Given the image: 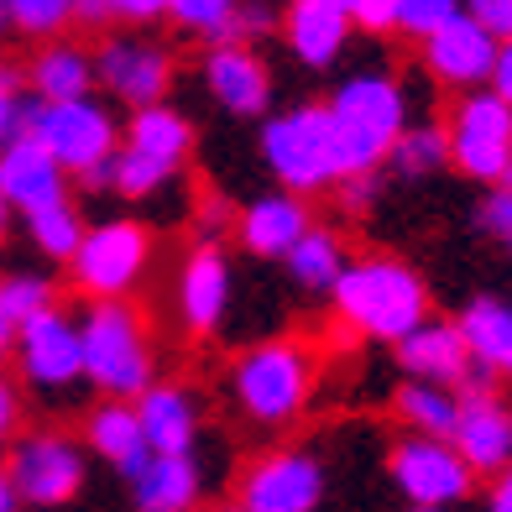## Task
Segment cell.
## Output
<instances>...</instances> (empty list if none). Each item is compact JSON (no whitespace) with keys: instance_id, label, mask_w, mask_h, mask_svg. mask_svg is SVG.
<instances>
[{"instance_id":"obj_1","label":"cell","mask_w":512,"mask_h":512,"mask_svg":"<svg viewBox=\"0 0 512 512\" xmlns=\"http://www.w3.org/2000/svg\"><path fill=\"white\" fill-rule=\"evenodd\" d=\"M330 304L356 335L398 345L408 330H418L429 319V283L403 256L371 251V256H351L345 262V272L330 288Z\"/></svg>"},{"instance_id":"obj_2","label":"cell","mask_w":512,"mask_h":512,"mask_svg":"<svg viewBox=\"0 0 512 512\" xmlns=\"http://www.w3.org/2000/svg\"><path fill=\"white\" fill-rule=\"evenodd\" d=\"M79 340H84V382L100 398H136L157 382V356L147 319L126 298H89L79 314Z\"/></svg>"},{"instance_id":"obj_3","label":"cell","mask_w":512,"mask_h":512,"mask_svg":"<svg viewBox=\"0 0 512 512\" xmlns=\"http://www.w3.org/2000/svg\"><path fill=\"white\" fill-rule=\"evenodd\" d=\"M230 398L256 429H283L314 398V356L304 340H262L230 366Z\"/></svg>"},{"instance_id":"obj_4","label":"cell","mask_w":512,"mask_h":512,"mask_svg":"<svg viewBox=\"0 0 512 512\" xmlns=\"http://www.w3.org/2000/svg\"><path fill=\"white\" fill-rule=\"evenodd\" d=\"M330 115L340 131V173H382L387 147L408 126V95L392 74H356L330 95Z\"/></svg>"},{"instance_id":"obj_5","label":"cell","mask_w":512,"mask_h":512,"mask_svg":"<svg viewBox=\"0 0 512 512\" xmlns=\"http://www.w3.org/2000/svg\"><path fill=\"white\" fill-rule=\"evenodd\" d=\"M262 162L288 194H324L345 178L340 173V131L330 105H298L262 126Z\"/></svg>"},{"instance_id":"obj_6","label":"cell","mask_w":512,"mask_h":512,"mask_svg":"<svg viewBox=\"0 0 512 512\" xmlns=\"http://www.w3.org/2000/svg\"><path fill=\"white\" fill-rule=\"evenodd\" d=\"M16 131H32L37 142L63 162L68 178L100 168V162L115 157V147H121V126H115V115L95 95H84V100H37V95H21L16 100Z\"/></svg>"},{"instance_id":"obj_7","label":"cell","mask_w":512,"mask_h":512,"mask_svg":"<svg viewBox=\"0 0 512 512\" xmlns=\"http://www.w3.org/2000/svg\"><path fill=\"white\" fill-rule=\"evenodd\" d=\"M0 460H6L0 471H6L16 502L21 507H37V512L68 507V502L84 492V481H89L84 439L63 434V429H21Z\"/></svg>"},{"instance_id":"obj_8","label":"cell","mask_w":512,"mask_h":512,"mask_svg":"<svg viewBox=\"0 0 512 512\" xmlns=\"http://www.w3.org/2000/svg\"><path fill=\"white\" fill-rule=\"evenodd\" d=\"M152 267V230L142 220H100L68 256V277L84 298H131Z\"/></svg>"},{"instance_id":"obj_9","label":"cell","mask_w":512,"mask_h":512,"mask_svg":"<svg viewBox=\"0 0 512 512\" xmlns=\"http://www.w3.org/2000/svg\"><path fill=\"white\" fill-rule=\"evenodd\" d=\"M445 136H450V168L492 189L512 157V105L492 89H465L445 121Z\"/></svg>"},{"instance_id":"obj_10","label":"cell","mask_w":512,"mask_h":512,"mask_svg":"<svg viewBox=\"0 0 512 512\" xmlns=\"http://www.w3.org/2000/svg\"><path fill=\"white\" fill-rule=\"evenodd\" d=\"M11 356L21 366V382L37 387L42 398H63L84 382V340H79V319L63 304L42 309L32 319L16 324V345Z\"/></svg>"},{"instance_id":"obj_11","label":"cell","mask_w":512,"mask_h":512,"mask_svg":"<svg viewBox=\"0 0 512 512\" xmlns=\"http://www.w3.org/2000/svg\"><path fill=\"white\" fill-rule=\"evenodd\" d=\"M387 471L413 507H460L471 502L481 481L450 439H434V434H403L387 450Z\"/></svg>"},{"instance_id":"obj_12","label":"cell","mask_w":512,"mask_h":512,"mask_svg":"<svg viewBox=\"0 0 512 512\" xmlns=\"http://www.w3.org/2000/svg\"><path fill=\"white\" fill-rule=\"evenodd\" d=\"M319 502H324V460L304 445L267 450L241 471L246 512H319Z\"/></svg>"},{"instance_id":"obj_13","label":"cell","mask_w":512,"mask_h":512,"mask_svg":"<svg viewBox=\"0 0 512 512\" xmlns=\"http://www.w3.org/2000/svg\"><path fill=\"white\" fill-rule=\"evenodd\" d=\"M95 84L126 110L157 105L173 84V53L152 37H105L95 48Z\"/></svg>"},{"instance_id":"obj_14","label":"cell","mask_w":512,"mask_h":512,"mask_svg":"<svg viewBox=\"0 0 512 512\" xmlns=\"http://www.w3.org/2000/svg\"><path fill=\"white\" fill-rule=\"evenodd\" d=\"M398 366L403 377H418V382H439V387H455V392H471V387H492L471 366V351L460 340V324L455 319H424L418 330H408L398 345Z\"/></svg>"},{"instance_id":"obj_15","label":"cell","mask_w":512,"mask_h":512,"mask_svg":"<svg viewBox=\"0 0 512 512\" xmlns=\"http://www.w3.org/2000/svg\"><path fill=\"white\" fill-rule=\"evenodd\" d=\"M450 445L465 455L476 476H497L512 465V408L497 398L492 387L460 392V413L450 429Z\"/></svg>"},{"instance_id":"obj_16","label":"cell","mask_w":512,"mask_h":512,"mask_svg":"<svg viewBox=\"0 0 512 512\" xmlns=\"http://www.w3.org/2000/svg\"><path fill=\"white\" fill-rule=\"evenodd\" d=\"M68 183L74 178L63 173V162L42 147L32 131H16L0 142V194H6V204L16 215H32L42 204L68 199Z\"/></svg>"},{"instance_id":"obj_17","label":"cell","mask_w":512,"mask_h":512,"mask_svg":"<svg viewBox=\"0 0 512 512\" xmlns=\"http://www.w3.org/2000/svg\"><path fill=\"white\" fill-rule=\"evenodd\" d=\"M230 309V256L220 241H199L178 272V319L194 340H209Z\"/></svg>"},{"instance_id":"obj_18","label":"cell","mask_w":512,"mask_h":512,"mask_svg":"<svg viewBox=\"0 0 512 512\" xmlns=\"http://www.w3.org/2000/svg\"><path fill=\"white\" fill-rule=\"evenodd\" d=\"M204 89L230 115H267L272 105V68L251 42H209L204 53Z\"/></svg>"},{"instance_id":"obj_19","label":"cell","mask_w":512,"mask_h":512,"mask_svg":"<svg viewBox=\"0 0 512 512\" xmlns=\"http://www.w3.org/2000/svg\"><path fill=\"white\" fill-rule=\"evenodd\" d=\"M418 48H424L429 74L450 89H481L492 79V63H497V37L486 27H476L465 11L455 21H445L434 37H424Z\"/></svg>"},{"instance_id":"obj_20","label":"cell","mask_w":512,"mask_h":512,"mask_svg":"<svg viewBox=\"0 0 512 512\" xmlns=\"http://www.w3.org/2000/svg\"><path fill=\"white\" fill-rule=\"evenodd\" d=\"M136 418H142L147 450L152 455H189L199 445L204 408L183 382H152L147 392H136Z\"/></svg>"},{"instance_id":"obj_21","label":"cell","mask_w":512,"mask_h":512,"mask_svg":"<svg viewBox=\"0 0 512 512\" xmlns=\"http://www.w3.org/2000/svg\"><path fill=\"white\" fill-rule=\"evenodd\" d=\"M309 225H314V215H309L304 194L277 189V194L251 199L241 215H236V241H241L251 256H262V262H283Z\"/></svg>"},{"instance_id":"obj_22","label":"cell","mask_w":512,"mask_h":512,"mask_svg":"<svg viewBox=\"0 0 512 512\" xmlns=\"http://www.w3.org/2000/svg\"><path fill=\"white\" fill-rule=\"evenodd\" d=\"M351 27H356L351 11L335 6V0H288L277 32L288 37V53L304 68H330L351 42Z\"/></svg>"},{"instance_id":"obj_23","label":"cell","mask_w":512,"mask_h":512,"mask_svg":"<svg viewBox=\"0 0 512 512\" xmlns=\"http://www.w3.org/2000/svg\"><path fill=\"white\" fill-rule=\"evenodd\" d=\"M131 481V512H199L204 465L199 455H147Z\"/></svg>"},{"instance_id":"obj_24","label":"cell","mask_w":512,"mask_h":512,"mask_svg":"<svg viewBox=\"0 0 512 512\" xmlns=\"http://www.w3.org/2000/svg\"><path fill=\"white\" fill-rule=\"evenodd\" d=\"M460 340L471 351V366L486 382H512V304L481 293L460 309Z\"/></svg>"},{"instance_id":"obj_25","label":"cell","mask_w":512,"mask_h":512,"mask_svg":"<svg viewBox=\"0 0 512 512\" xmlns=\"http://www.w3.org/2000/svg\"><path fill=\"white\" fill-rule=\"evenodd\" d=\"M84 450H95L105 465H115L121 476H136L147 450V434H142V418H136V403L126 398H100L95 408L84 413Z\"/></svg>"},{"instance_id":"obj_26","label":"cell","mask_w":512,"mask_h":512,"mask_svg":"<svg viewBox=\"0 0 512 512\" xmlns=\"http://www.w3.org/2000/svg\"><path fill=\"white\" fill-rule=\"evenodd\" d=\"M27 95L37 100H84L95 95V58H89L79 42H42L27 63Z\"/></svg>"},{"instance_id":"obj_27","label":"cell","mask_w":512,"mask_h":512,"mask_svg":"<svg viewBox=\"0 0 512 512\" xmlns=\"http://www.w3.org/2000/svg\"><path fill=\"white\" fill-rule=\"evenodd\" d=\"M121 142H126L131 152H147V157H157V162H168V168H183V162H189V152H194V121H189L183 110H173V105L157 100V105L131 110Z\"/></svg>"},{"instance_id":"obj_28","label":"cell","mask_w":512,"mask_h":512,"mask_svg":"<svg viewBox=\"0 0 512 512\" xmlns=\"http://www.w3.org/2000/svg\"><path fill=\"white\" fill-rule=\"evenodd\" d=\"M392 413L408 434H434V439H450L455 429V413H460V392L455 387H439V382H418L408 377L398 392H392Z\"/></svg>"},{"instance_id":"obj_29","label":"cell","mask_w":512,"mask_h":512,"mask_svg":"<svg viewBox=\"0 0 512 512\" xmlns=\"http://www.w3.org/2000/svg\"><path fill=\"white\" fill-rule=\"evenodd\" d=\"M288 272H293V283L298 288H309V293H330L335 288V277L345 272V241L335 236L330 225H309L304 236H298V246L283 256Z\"/></svg>"},{"instance_id":"obj_30","label":"cell","mask_w":512,"mask_h":512,"mask_svg":"<svg viewBox=\"0 0 512 512\" xmlns=\"http://www.w3.org/2000/svg\"><path fill=\"white\" fill-rule=\"evenodd\" d=\"M382 168H392V178H403V183H418V178H429L439 168H450V136H445V126H403L398 142L387 147Z\"/></svg>"},{"instance_id":"obj_31","label":"cell","mask_w":512,"mask_h":512,"mask_svg":"<svg viewBox=\"0 0 512 512\" xmlns=\"http://www.w3.org/2000/svg\"><path fill=\"white\" fill-rule=\"evenodd\" d=\"M84 230H89V225H84V215H79L74 199L42 204V209H32V215H27V236H32V246L48 256V262H68V256L79 251Z\"/></svg>"},{"instance_id":"obj_32","label":"cell","mask_w":512,"mask_h":512,"mask_svg":"<svg viewBox=\"0 0 512 512\" xmlns=\"http://www.w3.org/2000/svg\"><path fill=\"white\" fill-rule=\"evenodd\" d=\"M178 173H183V168H168V162H157V157H147V152H131L126 142L115 147V157H110V189L121 194V199H131V204L157 199L162 189H173Z\"/></svg>"},{"instance_id":"obj_33","label":"cell","mask_w":512,"mask_h":512,"mask_svg":"<svg viewBox=\"0 0 512 512\" xmlns=\"http://www.w3.org/2000/svg\"><path fill=\"white\" fill-rule=\"evenodd\" d=\"M74 21V0H11V32L32 42H53Z\"/></svg>"},{"instance_id":"obj_34","label":"cell","mask_w":512,"mask_h":512,"mask_svg":"<svg viewBox=\"0 0 512 512\" xmlns=\"http://www.w3.org/2000/svg\"><path fill=\"white\" fill-rule=\"evenodd\" d=\"M0 298H6V309L11 319H32L42 309H53L58 304V288H53V277H42V272H11V277H0Z\"/></svg>"},{"instance_id":"obj_35","label":"cell","mask_w":512,"mask_h":512,"mask_svg":"<svg viewBox=\"0 0 512 512\" xmlns=\"http://www.w3.org/2000/svg\"><path fill=\"white\" fill-rule=\"evenodd\" d=\"M230 11H236V0H168V16L183 32H199L204 42H220Z\"/></svg>"},{"instance_id":"obj_36","label":"cell","mask_w":512,"mask_h":512,"mask_svg":"<svg viewBox=\"0 0 512 512\" xmlns=\"http://www.w3.org/2000/svg\"><path fill=\"white\" fill-rule=\"evenodd\" d=\"M460 11H465L460 0H398V32L424 42V37H434L439 27H445V21H455Z\"/></svg>"},{"instance_id":"obj_37","label":"cell","mask_w":512,"mask_h":512,"mask_svg":"<svg viewBox=\"0 0 512 512\" xmlns=\"http://www.w3.org/2000/svg\"><path fill=\"white\" fill-rule=\"evenodd\" d=\"M277 27H283V16H277L272 0H236V11H230L220 42H256V37H267Z\"/></svg>"},{"instance_id":"obj_38","label":"cell","mask_w":512,"mask_h":512,"mask_svg":"<svg viewBox=\"0 0 512 512\" xmlns=\"http://www.w3.org/2000/svg\"><path fill=\"white\" fill-rule=\"evenodd\" d=\"M481 230L502 251H512V189H492V194L481 199Z\"/></svg>"},{"instance_id":"obj_39","label":"cell","mask_w":512,"mask_h":512,"mask_svg":"<svg viewBox=\"0 0 512 512\" xmlns=\"http://www.w3.org/2000/svg\"><path fill=\"white\" fill-rule=\"evenodd\" d=\"M377 194H382V173H356V178L335 183V199H340L345 215H366V209L377 204Z\"/></svg>"},{"instance_id":"obj_40","label":"cell","mask_w":512,"mask_h":512,"mask_svg":"<svg viewBox=\"0 0 512 512\" xmlns=\"http://www.w3.org/2000/svg\"><path fill=\"white\" fill-rule=\"evenodd\" d=\"M460 6H465V16H471L476 27H486L497 42L512 37V0H460Z\"/></svg>"},{"instance_id":"obj_41","label":"cell","mask_w":512,"mask_h":512,"mask_svg":"<svg viewBox=\"0 0 512 512\" xmlns=\"http://www.w3.org/2000/svg\"><path fill=\"white\" fill-rule=\"evenodd\" d=\"M351 21L361 32H398V0H356L351 6Z\"/></svg>"},{"instance_id":"obj_42","label":"cell","mask_w":512,"mask_h":512,"mask_svg":"<svg viewBox=\"0 0 512 512\" xmlns=\"http://www.w3.org/2000/svg\"><path fill=\"white\" fill-rule=\"evenodd\" d=\"M16 434H21V387L0 371V455L11 450Z\"/></svg>"},{"instance_id":"obj_43","label":"cell","mask_w":512,"mask_h":512,"mask_svg":"<svg viewBox=\"0 0 512 512\" xmlns=\"http://www.w3.org/2000/svg\"><path fill=\"white\" fill-rule=\"evenodd\" d=\"M16 100H21V79L11 63H0V142L16 131Z\"/></svg>"},{"instance_id":"obj_44","label":"cell","mask_w":512,"mask_h":512,"mask_svg":"<svg viewBox=\"0 0 512 512\" xmlns=\"http://www.w3.org/2000/svg\"><path fill=\"white\" fill-rule=\"evenodd\" d=\"M115 21H131V27H147V21L168 16V0H110Z\"/></svg>"},{"instance_id":"obj_45","label":"cell","mask_w":512,"mask_h":512,"mask_svg":"<svg viewBox=\"0 0 512 512\" xmlns=\"http://www.w3.org/2000/svg\"><path fill=\"white\" fill-rule=\"evenodd\" d=\"M492 95H502L507 105H512V37L507 42H497V63H492Z\"/></svg>"},{"instance_id":"obj_46","label":"cell","mask_w":512,"mask_h":512,"mask_svg":"<svg viewBox=\"0 0 512 512\" xmlns=\"http://www.w3.org/2000/svg\"><path fill=\"white\" fill-rule=\"evenodd\" d=\"M486 512H512V465L492 476V502H486Z\"/></svg>"},{"instance_id":"obj_47","label":"cell","mask_w":512,"mask_h":512,"mask_svg":"<svg viewBox=\"0 0 512 512\" xmlns=\"http://www.w3.org/2000/svg\"><path fill=\"white\" fill-rule=\"evenodd\" d=\"M74 21H84V27H105L110 0H74Z\"/></svg>"},{"instance_id":"obj_48","label":"cell","mask_w":512,"mask_h":512,"mask_svg":"<svg viewBox=\"0 0 512 512\" xmlns=\"http://www.w3.org/2000/svg\"><path fill=\"white\" fill-rule=\"evenodd\" d=\"M11 345H16V319H11V309H6V298H0V361L11 356Z\"/></svg>"},{"instance_id":"obj_49","label":"cell","mask_w":512,"mask_h":512,"mask_svg":"<svg viewBox=\"0 0 512 512\" xmlns=\"http://www.w3.org/2000/svg\"><path fill=\"white\" fill-rule=\"evenodd\" d=\"M21 502H16V492H11V481H6V471H0V512H16Z\"/></svg>"},{"instance_id":"obj_50","label":"cell","mask_w":512,"mask_h":512,"mask_svg":"<svg viewBox=\"0 0 512 512\" xmlns=\"http://www.w3.org/2000/svg\"><path fill=\"white\" fill-rule=\"evenodd\" d=\"M6 225H11V204H6V194H0V246H6Z\"/></svg>"},{"instance_id":"obj_51","label":"cell","mask_w":512,"mask_h":512,"mask_svg":"<svg viewBox=\"0 0 512 512\" xmlns=\"http://www.w3.org/2000/svg\"><path fill=\"white\" fill-rule=\"evenodd\" d=\"M11 32V0H0V37Z\"/></svg>"},{"instance_id":"obj_52","label":"cell","mask_w":512,"mask_h":512,"mask_svg":"<svg viewBox=\"0 0 512 512\" xmlns=\"http://www.w3.org/2000/svg\"><path fill=\"white\" fill-rule=\"evenodd\" d=\"M492 189H512V157H507V168H502V178L492 183Z\"/></svg>"},{"instance_id":"obj_53","label":"cell","mask_w":512,"mask_h":512,"mask_svg":"<svg viewBox=\"0 0 512 512\" xmlns=\"http://www.w3.org/2000/svg\"><path fill=\"white\" fill-rule=\"evenodd\" d=\"M413 512H450V507H413Z\"/></svg>"},{"instance_id":"obj_54","label":"cell","mask_w":512,"mask_h":512,"mask_svg":"<svg viewBox=\"0 0 512 512\" xmlns=\"http://www.w3.org/2000/svg\"><path fill=\"white\" fill-rule=\"evenodd\" d=\"M335 6H345V11H351V6H356V0H335Z\"/></svg>"},{"instance_id":"obj_55","label":"cell","mask_w":512,"mask_h":512,"mask_svg":"<svg viewBox=\"0 0 512 512\" xmlns=\"http://www.w3.org/2000/svg\"><path fill=\"white\" fill-rule=\"evenodd\" d=\"M220 512H246V507H241V502H236V507H220Z\"/></svg>"}]
</instances>
